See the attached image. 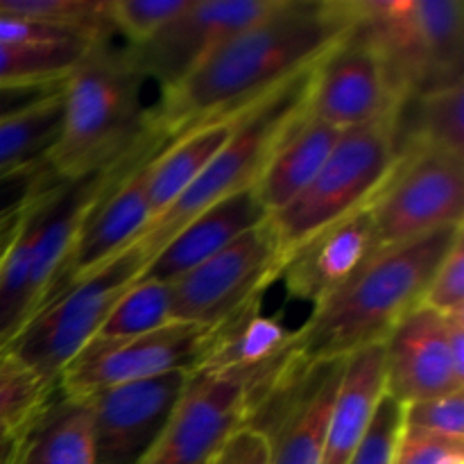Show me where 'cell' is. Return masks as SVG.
Here are the masks:
<instances>
[{"instance_id": "obj_1", "label": "cell", "mask_w": 464, "mask_h": 464, "mask_svg": "<svg viewBox=\"0 0 464 464\" xmlns=\"http://www.w3.org/2000/svg\"><path fill=\"white\" fill-rule=\"evenodd\" d=\"M353 30L349 0H281L150 107L168 145L211 122L245 116L275 91L311 71Z\"/></svg>"}, {"instance_id": "obj_2", "label": "cell", "mask_w": 464, "mask_h": 464, "mask_svg": "<svg viewBox=\"0 0 464 464\" xmlns=\"http://www.w3.org/2000/svg\"><path fill=\"white\" fill-rule=\"evenodd\" d=\"M145 75L127 48L100 39L63 82V118L45 163L59 179L107 170L166 148L143 104Z\"/></svg>"}, {"instance_id": "obj_3", "label": "cell", "mask_w": 464, "mask_h": 464, "mask_svg": "<svg viewBox=\"0 0 464 464\" xmlns=\"http://www.w3.org/2000/svg\"><path fill=\"white\" fill-rule=\"evenodd\" d=\"M462 231L464 225H456L376 252L349 284L313 308L302 329H295V356L306 362L343 361L383 344L394 326L421 306L435 270Z\"/></svg>"}, {"instance_id": "obj_4", "label": "cell", "mask_w": 464, "mask_h": 464, "mask_svg": "<svg viewBox=\"0 0 464 464\" xmlns=\"http://www.w3.org/2000/svg\"><path fill=\"white\" fill-rule=\"evenodd\" d=\"M159 152L140 154L75 179L54 177L53 184L23 208L0 263V352L45 306L86 216L131 170Z\"/></svg>"}, {"instance_id": "obj_5", "label": "cell", "mask_w": 464, "mask_h": 464, "mask_svg": "<svg viewBox=\"0 0 464 464\" xmlns=\"http://www.w3.org/2000/svg\"><path fill=\"white\" fill-rule=\"evenodd\" d=\"M353 32L379 54L394 102L462 82L460 0H349Z\"/></svg>"}, {"instance_id": "obj_6", "label": "cell", "mask_w": 464, "mask_h": 464, "mask_svg": "<svg viewBox=\"0 0 464 464\" xmlns=\"http://www.w3.org/2000/svg\"><path fill=\"white\" fill-rule=\"evenodd\" d=\"M394 163L392 116L343 131L311 184L281 211L267 216L281 272L308 240L370 207L392 175Z\"/></svg>"}, {"instance_id": "obj_7", "label": "cell", "mask_w": 464, "mask_h": 464, "mask_svg": "<svg viewBox=\"0 0 464 464\" xmlns=\"http://www.w3.org/2000/svg\"><path fill=\"white\" fill-rule=\"evenodd\" d=\"M311 71L281 86L252 111L240 116L231 136L204 168L198 181L161 218L150 222L148 229L136 240L148 252L150 261L181 227L188 225L204 208L256 186L272 154L306 116Z\"/></svg>"}, {"instance_id": "obj_8", "label": "cell", "mask_w": 464, "mask_h": 464, "mask_svg": "<svg viewBox=\"0 0 464 464\" xmlns=\"http://www.w3.org/2000/svg\"><path fill=\"white\" fill-rule=\"evenodd\" d=\"M148 263V252L131 243L100 270L50 299L5 352L54 388L63 370L98 335L118 299L140 279Z\"/></svg>"}, {"instance_id": "obj_9", "label": "cell", "mask_w": 464, "mask_h": 464, "mask_svg": "<svg viewBox=\"0 0 464 464\" xmlns=\"http://www.w3.org/2000/svg\"><path fill=\"white\" fill-rule=\"evenodd\" d=\"M462 213L464 159L440 150L406 154L370 204L376 252L462 225Z\"/></svg>"}, {"instance_id": "obj_10", "label": "cell", "mask_w": 464, "mask_h": 464, "mask_svg": "<svg viewBox=\"0 0 464 464\" xmlns=\"http://www.w3.org/2000/svg\"><path fill=\"white\" fill-rule=\"evenodd\" d=\"M281 279V261L270 222L245 231L225 249L170 285V320L216 326L263 299Z\"/></svg>"}, {"instance_id": "obj_11", "label": "cell", "mask_w": 464, "mask_h": 464, "mask_svg": "<svg viewBox=\"0 0 464 464\" xmlns=\"http://www.w3.org/2000/svg\"><path fill=\"white\" fill-rule=\"evenodd\" d=\"M216 329L170 322L163 329L130 340H91L63 370L57 388L72 397L134 381L154 379L175 370L195 372L208 353Z\"/></svg>"}, {"instance_id": "obj_12", "label": "cell", "mask_w": 464, "mask_h": 464, "mask_svg": "<svg viewBox=\"0 0 464 464\" xmlns=\"http://www.w3.org/2000/svg\"><path fill=\"white\" fill-rule=\"evenodd\" d=\"M261 367L193 372L170 424L140 464H211L222 444L245 426L249 388Z\"/></svg>"}, {"instance_id": "obj_13", "label": "cell", "mask_w": 464, "mask_h": 464, "mask_svg": "<svg viewBox=\"0 0 464 464\" xmlns=\"http://www.w3.org/2000/svg\"><path fill=\"white\" fill-rule=\"evenodd\" d=\"M281 0H190L188 9L140 45H125L145 80L168 91L222 44L254 25Z\"/></svg>"}, {"instance_id": "obj_14", "label": "cell", "mask_w": 464, "mask_h": 464, "mask_svg": "<svg viewBox=\"0 0 464 464\" xmlns=\"http://www.w3.org/2000/svg\"><path fill=\"white\" fill-rule=\"evenodd\" d=\"M190 374L175 370L91 397L95 464L143 462L170 424Z\"/></svg>"}, {"instance_id": "obj_15", "label": "cell", "mask_w": 464, "mask_h": 464, "mask_svg": "<svg viewBox=\"0 0 464 464\" xmlns=\"http://www.w3.org/2000/svg\"><path fill=\"white\" fill-rule=\"evenodd\" d=\"M397 102L376 50L349 32L313 66L306 111L340 131L390 118Z\"/></svg>"}, {"instance_id": "obj_16", "label": "cell", "mask_w": 464, "mask_h": 464, "mask_svg": "<svg viewBox=\"0 0 464 464\" xmlns=\"http://www.w3.org/2000/svg\"><path fill=\"white\" fill-rule=\"evenodd\" d=\"M385 392L403 406L464 392V372L453 362L449 322L440 313L417 306L383 343Z\"/></svg>"}, {"instance_id": "obj_17", "label": "cell", "mask_w": 464, "mask_h": 464, "mask_svg": "<svg viewBox=\"0 0 464 464\" xmlns=\"http://www.w3.org/2000/svg\"><path fill=\"white\" fill-rule=\"evenodd\" d=\"M150 161L131 170L86 216L75 240H72V247L68 252L66 261H63L50 299L75 285L77 281L89 276L91 272L100 270L104 263L116 258L122 249H127L131 243L139 240V236L143 234L145 227L152 220L148 198Z\"/></svg>"}, {"instance_id": "obj_18", "label": "cell", "mask_w": 464, "mask_h": 464, "mask_svg": "<svg viewBox=\"0 0 464 464\" xmlns=\"http://www.w3.org/2000/svg\"><path fill=\"white\" fill-rule=\"evenodd\" d=\"M376 254L370 207L317 234L284 266L281 279L293 299L320 306Z\"/></svg>"}, {"instance_id": "obj_19", "label": "cell", "mask_w": 464, "mask_h": 464, "mask_svg": "<svg viewBox=\"0 0 464 464\" xmlns=\"http://www.w3.org/2000/svg\"><path fill=\"white\" fill-rule=\"evenodd\" d=\"M267 218L266 208L258 202L256 190L247 188L231 198L216 202L195 216L188 225L181 227L157 256L148 263L140 279L172 284L193 267L202 266L220 249L234 243L236 238L261 225Z\"/></svg>"}, {"instance_id": "obj_20", "label": "cell", "mask_w": 464, "mask_h": 464, "mask_svg": "<svg viewBox=\"0 0 464 464\" xmlns=\"http://www.w3.org/2000/svg\"><path fill=\"white\" fill-rule=\"evenodd\" d=\"M14 464H95L93 401L54 385L25 420Z\"/></svg>"}, {"instance_id": "obj_21", "label": "cell", "mask_w": 464, "mask_h": 464, "mask_svg": "<svg viewBox=\"0 0 464 464\" xmlns=\"http://www.w3.org/2000/svg\"><path fill=\"white\" fill-rule=\"evenodd\" d=\"M385 394L383 344H372L344 358L343 376L331 406L322 464L352 460Z\"/></svg>"}, {"instance_id": "obj_22", "label": "cell", "mask_w": 464, "mask_h": 464, "mask_svg": "<svg viewBox=\"0 0 464 464\" xmlns=\"http://www.w3.org/2000/svg\"><path fill=\"white\" fill-rule=\"evenodd\" d=\"M464 82L420 91L397 104L392 140L397 159L440 150L464 159Z\"/></svg>"}, {"instance_id": "obj_23", "label": "cell", "mask_w": 464, "mask_h": 464, "mask_svg": "<svg viewBox=\"0 0 464 464\" xmlns=\"http://www.w3.org/2000/svg\"><path fill=\"white\" fill-rule=\"evenodd\" d=\"M343 131L326 122L306 116L276 148L266 170L258 177L256 198L263 204L267 216L281 211L285 204L293 202L304 188L320 172Z\"/></svg>"}, {"instance_id": "obj_24", "label": "cell", "mask_w": 464, "mask_h": 464, "mask_svg": "<svg viewBox=\"0 0 464 464\" xmlns=\"http://www.w3.org/2000/svg\"><path fill=\"white\" fill-rule=\"evenodd\" d=\"M261 302L249 304L247 308L216 326L213 343L204 361L195 372H220L249 370L261 367L284 356L295 340V329H288L276 317L258 313Z\"/></svg>"}, {"instance_id": "obj_25", "label": "cell", "mask_w": 464, "mask_h": 464, "mask_svg": "<svg viewBox=\"0 0 464 464\" xmlns=\"http://www.w3.org/2000/svg\"><path fill=\"white\" fill-rule=\"evenodd\" d=\"M238 121V118H236ZM236 121L211 122L188 131L161 150L148 166V198L152 220L161 218L211 163L234 131ZM148 229V227H145Z\"/></svg>"}, {"instance_id": "obj_26", "label": "cell", "mask_w": 464, "mask_h": 464, "mask_svg": "<svg viewBox=\"0 0 464 464\" xmlns=\"http://www.w3.org/2000/svg\"><path fill=\"white\" fill-rule=\"evenodd\" d=\"M63 118V89L39 107L0 121V175L45 161Z\"/></svg>"}, {"instance_id": "obj_27", "label": "cell", "mask_w": 464, "mask_h": 464, "mask_svg": "<svg viewBox=\"0 0 464 464\" xmlns=\"http://www.w3.org/2000/svg\"><path fill=\"white\" fill-rule=\"evenodd\" d=\"M170 285L139 279L113 306L93 340H130L170 324Z\"/></svg>"}, {"instance_id": "obj_28", "label": "cell", "mask_w": 464, "mask_h": 464, "mask_svg": "<svg viewBox=\"0 0 464 464\" xmlns=\"http://www.w3.org/2000/svg\"><path fill=\"white\" fill-rule=\"evenodd\" d=\"M89 45H27L0 41V86L63 82Z\"/></svg>"}, {"instance_id": "obj_29", "label": "cell", "mask_w": 464, "mask_h": 464, "mask_svg": "<svg viewBox=\"0 0 464 464\" xmlns=\"http://www.w3.org/2000/svg\"><path fill=\"white\" fill-rule=\"evenodd\" d=\"M111 0H0V16L30 18L111 39Z\"/></svg>"}, {"instance_id": "obj_30", "label": "cell", "mask_w": 464, "mask_h": 464, "mask_svg": "<svg viewBox=\"0 0 464 464\" xmlns=\"http://www.w3.org/2000/svg\"><path fill=\"white\" fill-rule=\"evenodd\" d=\"M190 0H111L113 32L127 39V45H140L170 25L188 9Z\"/></svg>"}, {"instance_id": "obj_31", "label": "cell", "mask_w": 464, "mask_h": 464, "mask_svg": "<svg viewBox=\"0 0 464 464\" xmlns=\"http://www.w3.org/2000/svg\"><path fill=\"white\" fill-rule=\"evenodd\" d=\"M50 392L53 385L44 383L9 352H0V420H27Z\"/></svg>"}, {"instance_id": "obj_32", "label": "cell", "mask_w": 464, "mask_h": 464, "mask_svg": "<svg viewBox=\"0 0 464 464\" xmlns=\"http://www.w3.org/2000/svg\"><path fill=\"white\" fill-rule=\"evenodd\" d=\"M403 429L464 442V392L403 406Z\"/></svg>"}, {"instance_id": "obj_33", "label": "cell", "mask_w": 464, "mask_h": 464, "mask_svg": "<svg viewBox=\"0 0 464 464\" xmlns=\"http://www.w3.org/2000/svg\"><path fill=\"white\" fill-rule=\"evenodd\" d=\"M403 433V403L385 394L365 438L347 464H392Z\"/></svg>"}, {"instance_id": "obj_34", "label": "cell", "mask_w": 464, "mask_h": 464, "mask_svg": "<svg viewBox=\"0 0 464 464\" xmlns=\"http://www.w3.org/2000/svg\"><path fill=\"white\" fill-rule=\"evenodd\" d=\"M421 306L444 317L464 315V234L435 270Z\"/></svg>"}, {"instance_id": "obj_35", "label": "cell", "mask_w": 464, "mask_h": 464, "mask_svg": "<svg viewBox=\"0 0 464 464\" xmlns=\"http://www.w3.org/2000/svg\"><path fill=\"white\" fill-rule=\"evenodd\" d=\"M54 172L45 161L30 163L0 175V225L16 218L45 186L54 181Z\"/></svg>"}, {"instance_id": "obj_36", "label": "cell", "mask_w": 464, "mask_h": 464, "mask_svg": "<svg viewBox=\"0 0 464 464\" xmlns=\"http://www.w3.org/2000/svg\"><path fill=\"white\" fill-rule=\"evenodd\" d=\"M0 41L27 45H91L100 39L72 27L48 25L30 18L0 16Z\"/></svg>"}, {"instance_id": "obj_37", "label": "cell", "mask_w": 464, "mask_h": 464, "mask_svg": "<svg viewBox=\"0 0 464 464\" xmlns=\"http://www.w3.org/2000/svg\"><path fill=\"white\" fill-rule=\"evenodd\" d=\"M392 464H464V442L403 429Z\"/></svg>"}, {"instance_id": "obj_38", "label": "cell", "mask_w": 464, "mask_h": 464, "mask_svg": "<svg viewBox=\"0 0 464 464\" xmlns=\"http://www.w3.org/2000/svg\"><path fill=\"white\" fill-rule=\"evenodd\" d=\"M211 464H270V447L261 433L243 426L222 444Z\"/></svg>"}, {"instance_id": "obj_39", "label": "cell", "mask_w": 464, "mask_h": 464, "mask_svg": "<svg viewBox=\"0 0 464 464\" xmlns=\"http://www.w3.org/2000/svg\"><path fill=\"white\" fill-rule=\"evenodd\" d=\"M63 82H54V84L0 86V121L39 107L41 102L50 100L63 89Z\"/></svg>"}, {"instance_id": "obj_40", "label": "cell", "mask_w": 464, "mask_h": 464, "mask_svg": "<svg viewBox=\"0 0 464 464\" xmlns=\"http://www.w3.org/2000/svg\"><path fill=\"white\" fill-rule=\"evenodd\" d=\"M23 424H25V420L23 421L0 420V464H14V460H16Z\"/></svg>"}, {"instance_id": "obj_41", "label": "cell", "mask_w": 464, "mask_h": 464, "mask_svg": "<svg viewBox=\"0 0 464 464\" xmlns=\"http://www.w3.org/2000/svg\"><path fill=\"white\" fill-rule=\"evenodd\" d=\"M21 213H23V211H21ZM16 222H18V218H16V220L12 222V227H9V229L5 231L3 236H0V263H3V258H5V252H7L9 243H12V236H14V229H16Z\"/></svg>"}, {"instance_id": "obj_42", "label": "cell", "mask_w": 464, "mask_h": 464, "mask_svg": "<svg viewBox=\"0 0 464 464\" xmlns=\"http://www.w3.org/2000/svg\"><path fill=\"white\" fill-rule=\"evenodd\" d=\"M18 216H21V213H18ZM16 216V218H18ZM16 218H12V220H7V222H3V225H0V236H3L5 234V231H7L9 229V227H12V222L14 220H16Z\"/></svg>"}]
</instances>
